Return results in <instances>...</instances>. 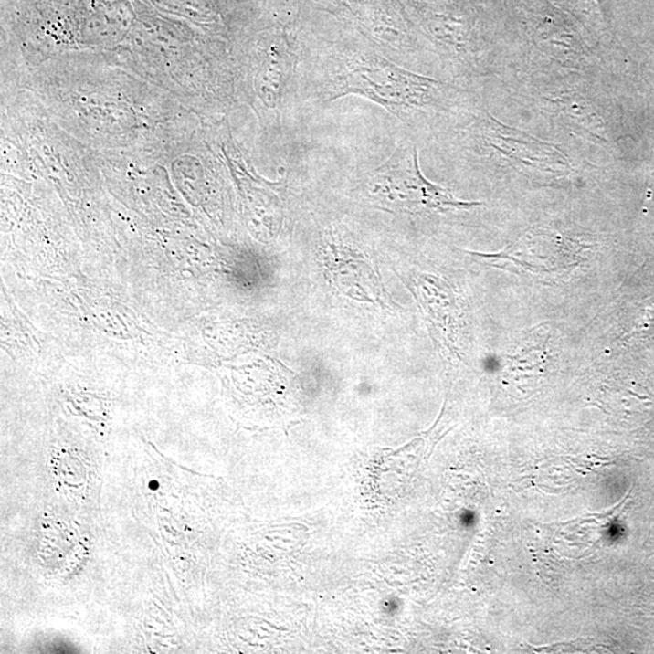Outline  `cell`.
I'll return each mask as SVG.
<instances>
[{
    "label": "cell",
    "mask_w": 654,
    "mask_h": 654,
    "mask_svg": "<svg viewBox=\"0 0 654 654\" xmlns=\"http://www.w3.org/2000/svg\"><path fill=\"white\" fill-rule=\"evenodd\" d=\"M440 84L407 72L377 55L351 59L334 78L331 99L359 95L392 113L426 106Z\"/></svg>",
    "instance_id": "cell-1"
},
{
    "label": "cell",
    "mask_w": 654,
    "mask_h": 654,
    "mask_svg": "<svg viewBox=\"0 0 654 654\" xmlns=\"http://www.w3.org/2000/svg\"><path fill=\"white\" fill-rule=\"evenodd\" d=\"M148 488L152 490H157L159 489V482L157 480L151 481Z\"/></svg>",
    "instance_id": "cell-3"
},
{
    "label": "cell",
    "mask_w": 654,
    "mask_h": 654,
    "mask_svg": "<svg viewBox=\"0 0 654 654\" xmlns=\"http://www.w3.org/2000/svg\"><path fill=\"white\" fill-rule=\"evenodd\" d=\"M367 191L383 207L412 214L446 213L481 206L480 203L457 199L448 189L427 180L419 169L415 147L396 152L374 171L367 184Z\"/></svg>",
    "instance_id": "cell-2"
}]
</instances>
